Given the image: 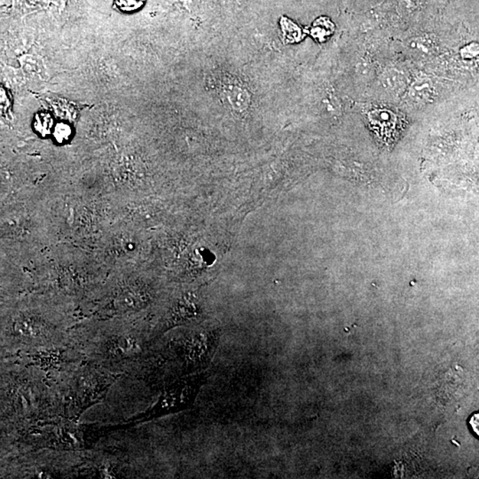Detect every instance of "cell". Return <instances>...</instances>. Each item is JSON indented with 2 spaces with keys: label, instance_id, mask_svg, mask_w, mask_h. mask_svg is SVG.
<instances>
[{
  "label": "cell",
  "instance_id": "obj_14",
  "mask_svg": "<svg viewBox=\"0 0 479 479\" xmlns=\"http://www.w3.org/2000/svg\"><path fill=\"white\" fill-rule=\"evenodd\" d=\"M478 53V47L477 44H472L468 45L467 47L462 49V54L464 58H473Z\"/></svg>",
  "mask_w": 479,
  "mask_h": 479
},
{
  "label": "cell",
  "instance_id": "obj_8",
  "mask_svg": "<svg viewBox=\"0 0 479 479\" xmlns=\"http://www.w3.org/2000/svg\"><path fill=\"white\" fill-rule=\"evenodd\" d=\"M393 117V113L381 112L372 114L371 119H372V123H374V126H377V129L379 130L380 132H384V135H386V132L390 129H393V126L395 123V119Z\"/></svg>",
  "mask_w": 479,
  "mask_h": 479
},
{
  "label": "cell",
  "instance_id": "obj_9",
  "mask_svg": "<svg viewBox=\"0 0 479 479\" xmlns=\"http://www.w3.org/2000/svg\"><path fill=\"white\" fill-rule=\"evenodd\" d=\"M146 0H115L114 6L123 14H133L144 6Z\"/></svg>",
  "mask_w": 479,
  "mask_h": 479
},
{
  "label": "cell",
  "instance_id": "obj_2",
  "mask_svg": "<svg viewBox=\"0 0 479 479\" xmlns=\"http://www.w3.org/2000/svg\"><path fill=\"white\" fill-rule=\"evenodd\" d=\"M70 305L48 293L32 296L13 319L12 333L29 350L64 347L73 328Z\"/></svg>",
  "mask_w": 479,
  "mask_h": 479
},
{
  "label": "cell",
  "instance_id": "obj_1",
  "mask_svg": "<svg viewBox=\"0 0 479 479\" xmlns=\"http://www.w3.org/2000/svg\"><path fill=\"white\" fill-rule=\"evenodd\" d=\"M107 319L73 327L65 345L87 363L110 373L135 370L153 356L161 340L154 330L130 327L119 318Z\"/></svg>",
  "mask_w": 479,
  "mask_h": 479
},
{
  "label": "cell",
  "instance_id": "obj_10",
  "mask_svg": "<svg viewBox=\"0 0 479 479\" xmlns=\"http://www.w3.org/2000/svg\"><path fill=\"white\" fill-rule=\"evenodd\" d=\"M35 129L43 135H47L54 126L53 119L48 113H39L36 116Z\"/></svg>",
  "mask_w": 479,
  "mask_h": 479
},
{
  "label": "cell",
  "instance_id": "obj_12",
  "mask_svg": "<svg viewBox=\"0 0 479 479\" xmlns=\"http://www.w3.org/2000/svg\"><path fill=\"white\" fill-rule=\"evenodd\" d=\"M11 93L4 86L0 84V116H6L12 109Z\"/></svg>",
  "mask_w": 479,
  "mask_h": 479
},
{
  "label": "cell",
  "instance_id": "obj_11",
  "mask_svg": "<svg viewBox=\"0 0 479 479\" xmlns=\"http://www.w3.org/2000/svg\"><path fill=\"white\" fill-rule=\"evenodd\" d=\"M328 20L319 19L315 22L314 27L312 28V35L315 39L319 41L325 40L326 38L328 37L329 34L333 31V29L331 28V25L328 27H325V24L327 22Z\"/></svg>",
  "mask_w": 479,
  "mask_h": 479
},
{
  "label": "cell",
  "instance_id": "obj_6",
  "mask_svg": "<svg viewBox=\"0 0 479 479\" xmlns=\"http://www.w3.org/2000/svg\"><path fill=\"white\" fill-rule=\"evenodd\" d=\"M227 98L231 107L236 112H245L250 103L249 92L242 86H231L227 88Z\"/></svg>",
  "mask_w": 479,
  "mask_h": 479
},
{
  "label": "cell",
  "instance_id": "obj_7",
  "mask_svg": "<svg viewBox=\"0 0 479 479\" xmlns=\"http://www.w3.org/2000/svg\"><path fill=\"white\" fill-rule=\"evenodd\" d=\"M409 47L415 53L423 55V56H429L434 53L436 45L432 38H417L412 39Z\"/></svg>",
  "mask_w": 479,
  "mask_h": 479
},
{
  "label": "cell",
  "instance_id": "obj_3",
  "mask_svg": "<svg viewBox=\"0 0 479 479\" xmlns=\"http://www.w3.org/2000/svg\"><path fill=\"white\" fill-rule=\"evenodd\" d=\"M220 341L218 328H195L172 339L166 355L176 364L182 377L202 372L213 361Z\"/></svg>",
  "mask_w": 479,
  "mask_h": 479
},
{
  "label": "cell",
  "instance_id": "obj_5",
  "mask_svg": "<svg viewBox=\"0 0 479 479\" xmlns=\"http://www.w3.org/2000/svg\"><path fill=\"white\" fill-rule=\"evenodd\" d=\"M383 90L390 94H400L406 89L407 78L397 68H388L381 76Z\"/></svg>",
  "mask_w": 479,
  "mask_h": 479
},
{
  "label": "cell",
  "instance_id": "obj_13",
  "mask_svg": "<svg viewBox=\"0 0 479 479\" xmlns=\"http://www.w3.org/2000/svg\"><path fill=\"white\" fill-rule=\"evenodd\" d=\"M54 135L57 141L60 142L67 141L68 137L71 135L70 126L63 123H58V125L55 126Z\"/></svg>",
  "mask_w": 479,
  "mask_h": 479
},
{
  "label": "cell",
  "instance_id": "obj_4",
  "mask_svg": "<svg viewBox=\"0 0 479 479\" xmlns=\"http://www.w3.org/2000/svg\"><path fill=\"white\" fill-rule=\"evenodd\" d=\"M435 87L434 84L429 77H420L416 78L407 90L410 100L413 104L417 105H422L426 104L433 99L434 96Z\"/></svg>",
  "mask_w": 479,
  "mask_h": 479
}]
</instances>
